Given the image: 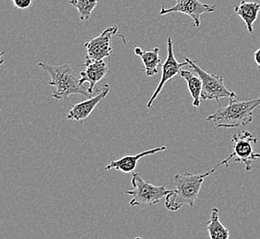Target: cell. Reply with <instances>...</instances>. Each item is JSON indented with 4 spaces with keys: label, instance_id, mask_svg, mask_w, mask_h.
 Wrapping results in <instances>:
<instances>
[{
    "label": "cell",
    "instance_id": "ac0fdd59",
    "mask_svg": "<svg viewBox=\"0 0 260 239\" xmlns=\"http://www.w3.org/2000/svg\"><path fill=\"white\" fill-rule=\"evenodd\" d=\"M13 4L19 10L30 9L34 4V0H12Z\"/></svg>",
    "mask_w": 260,
    "mask_h": 239
},
{
    "label": "cell",
    "instance_id": "2e32d148",
    "mask_svg": "<svg viewBox=\"0 0 260 239\" xmlns=\"http://www.w3.org/2000/svg\"><path fill=\"white\" fill-rule=\"evenodd\" d=\"M207 229L211 239H228L230 231L220 221V210L213 207L210 214V219L206 223Z\"/></svg>",
    "mask_w": 260,
    "mask_h": 239
},
{
    "label": "cell",
    "instance_id": "52a82bcc",
    "mask_svg": "<svg viewBox=\"0 0 260 239\" xmlns=\"http://www.w3.org/2000/svg\"><path fill=\"white\" fill-rule=\"evenodd\" d=\"M185 65H188L187 61L180 63L175 58V52H174V41L172 37H168L167 39V58L165 63L161 65V76L160 82L157 86L153 94L151 95L150 100L147 103V108L151 109L152 105L154 103L156 99L164 90L165 84L170 80L175 78V76L180 74L182 67Z\"/></svg>",
    "mask_w": 260,
    "mask_h": 239
},
{
    "label": "cell",
    "instance_id": "8992f818",
    "mask_svg": "<svg viewBox=\"0 0 260 239\" xmlns=\"http://www.w3.org/2000/svg\"><path fill=\"white\" fill-rule=\"evenodd\" d=\"M233 148L235 154V162H240L245 166V170L250 172L252 170V161L260 158V153L255 151V145L257 138L248 131H242L235 134L232 137Z\"/></svg>",
    "mask_w": 260,
    "mask_h": 239
},
{
    "label": "cell",
    "instance_id": "5b68a950",
    "mask_svg": "<svg viewBox=\"0 0 260 239\" xmlns=\"http://www.w3.org/2000/svg\"><path fill=\"white\" fill-rule=\"evenodd\" d=\"M185 60L187 61L191 69L200 75L202 80L201 100H217L220 102V99L236 98L235 91H231L227 89L223 76L207 72L197 65L195 61L189 59L188 57H186Z\"/></svg>",
    "mask_w": 260,
    "mask_h": 239
},
{
    "label": "cell",
    "instance_id": "6da1fadb",
    "mask_svg": "<svg viewBox=\"0 0 260 239\" xmlns=\"http://www.w3.org/2000/svg\"><path fill=\"white\" fill-rule=\"evenodd\" d=\"M234 158L235 154L233 152L226 158L216 165L213 169L201 174H192L190 172L176 173L174 177L175 189L165 197V207L171 212H177L185 205L193 207L200 195L204 180L210 175L215 173L220 167H228L229 162Z\"/></svg>",
    "mask_w": 260,
    "mask_h": 239
},
{
    "label": "cell",
    "instance_id": "ba28073f",
    "mask_svg": "<svg viewBox=\"0 0 260 239\" xmlns=\"http://www.w3.org/2000/svg\"><path fill=\"white\" fill-rule=\"evenodd\" d=\"M118 27L109 26L98 37L92 38L85 43L86 60L100 61L109 58L113 54L112 37L118 35Z\"/></svg>",
    "mask_w": 260,
    "mask_h": 239
},
{
    "label": "cell",
    "instance_id": "d6986e66",
    "mask_svg": "<svg viewBox=\"0 0 260 239\" xmlns=\"http://www.w3.org/2000/svg\"><path fill=\"white\" fill-rule=\"evenodd\" d=\"M254 60H255V64L257 65L258 69H260V48L255 51L254 54Z\"/></svg>",
    "mask_w": 260,
    "mask_h": 239
},
{
    "label": "cell",
    "instance_id": "9c48e42d",
    "mask_svg": "<svg viewBox=\"0 0 260 239\" xmlns=\"http://www.w3.org/2000/svg\"><path fill=\"white\" fill-rule=\"evenodd\" d=\"M215 5H209L202 3L200 0H176L175 6L166 9L165 6L161 7L160 15H166L173 12H180L190 17L193 26L195 28L200 27V18L205 13H212L215 11Z\"/></svg>",
    "mask_w": 260,
    "mask_h": 239
},
{
    "label": "cell",
    "instance_id": "30bf717a",
    "mask_svg": "<svg viewBox=\"0 0 260 239\" xmlns=\"http://www.w3.org/2000/svg\"><path fill=\"white\" fill-rule=\"evenodd\" d=\"M111 87L109 84H105L104 87L98 91V94L89 100H84L78 104L74 105L67 115V119L73 120L77 122H82L90 117L96 107L104 102L105 98L110 92Z\"/></svg>",
    "mask_w": 260,
    "mask_h": 239
},
{
    "label": "cell",
    "instance_id": "7c38bea8",
    "mask_svg": "<svg viewBox=\"0 0 260 239\" xmlns=\"http://www.w3.org/2000/svg\"><path fill=\"white\" fill-rule=\"evenodd\" d=\"M166 150V146H159L152 149L146 150L143 152H140L139 154H127L125 156H122L118 160H114L109 164L106 165L105 170H119L123 173H133L137 169L138 162L141 158L145 157L147 155L155 154L160 152H164Z\"/></svg>",
    "mask_w": 260,
    "mask_h": 239
},
{
    "label": "cell",
    "instance_id": "9a60e30c",
    "mask_svg": "<svg viewBox=\"0 0 260 239\" xmlns=\"http://www.w3.org/2000/svg\"><path fill=\"white\" fill-rule=\"evenodd\" d=\"M181 77H183L186 81L188 90L190 92L192 100H193V107L199 108L201 104V93H202V80L196 72H191L188 70H181Z\"/></svg>",
    "mask_w": 260,
    "mask_h": 239
},
{
    "label": "cell",
    "instance_id": "e0dca14e",
    "mask_svg": "<svg viewBox=\"0 0 260 239\" xmlns=\"http://www.w3.org/2000/svg\"><path fill=\"white\" fill-rule=\"evenodd\" d=\"M98 4V0H70V5L77 9L82 21L89 20L93 10Z\"/></svg>",
    "mask_w": 260,
    "mask_h": 239
},
{
    "label": "cell",
    "instance_id": "4fadbf2b",
    "mask_svg": "<svg viewBox=\"0 0 260 239\" xmlns=\"http://www.w3.org/2000/svg\"><path fill=\"white\" fill-rule=\"evenodd\" d=\"M235 14L239 16L245 22L247 31L253 34L254 32V23L258 18L260 11V4L254 1L242 0L240 4L234 7Z\"/></svg>",
    "mask_w": 260,
    "mask_h": 239
},
{
    "label": "cell",
    "instance_id": "3957f363",
    "mask_svg": "<svg viewBox=\"0 0 260 239\" xmlns=\"http://www.w3.org/2000/svg\"><path fill=\"white\" fill-rule=\"evenodd\" d=\"M38 65L50 75L49 85L55 88L52 97L55 100H69L70 96L74 94L84 95L88 98L91 97L89 90L80 85V77H77L74 70L69 64L50 65L40 62Z\"/></svg>",
    "mask_w": 260,
    "mask_h": 239
},
{
    "label": "cell",
    "instance_id": "277c9868",
    "mask_svg": "<svg viewBox=\"0 0 260 239\" xmlns=\"http://www.w3.org/2000/svg\"><path fill=\"white\" fill-rule=\"evenodd\" d=\"M132 174V189L125 191L126 194L132 197L129 202L130 206L158 205L173 190L165 188V186H155L147 182L139 173L133 172Z\"/></svg>",
    "mask_w": 260,
    "mask_h": 239
},
{
    "label": "cell",
    "instance_id": "7a4b0ae2",
    "mask_svg": "<svg viewBox=\"0 0 260 239\" xmlns=\"http://www.w3.org/2000/svg\"><path fill=\"white\" fill-rule=\"evenodd\" d=\"M259 107L260 97L244 101H237L235 98H230L229 104L209 115L206 120L212 123L216 128H239L253 122L254 112Z\"/></svg>",
    "mask_w": 260,
    "mask_h": 239
},
{
    "label": "cell",
    "instance_id": "5bb4252c",
    "mask_svg": "<svg viewBox=\"0 0 260 239\" xmlns=\"http://www.w3.org/2000/svg\"><path fill=\"white\" fill-rule=\"evenodd\" d=\"M134 52L142 60L146 75L148 77L156 75L159 72V67L161 65L159 47H155L150 51H143L140 47L137 46Z\"/></svg>",
    "mask_w": 260,
    "mask_h": 239
},
{
    "label": "cell",
    "instance_id": "8fae6325",
    "mask_svg": "<svg viewBox=\"0 0 260 239\" xmlns=\"http://www.w3.org/2000/svg\"><path fill=\"white\" fill-rule=\"evenodd\" d=\"M82 66H84V69L80 72V84L82 86L86 82L89 83L88 90L92 95L94 93L96 85L108 73V65L105 63V60H86L85 64H83Z\"/></svg>",
    "mask_w": 260,
    "mask_h": 239
}]
</instances>
